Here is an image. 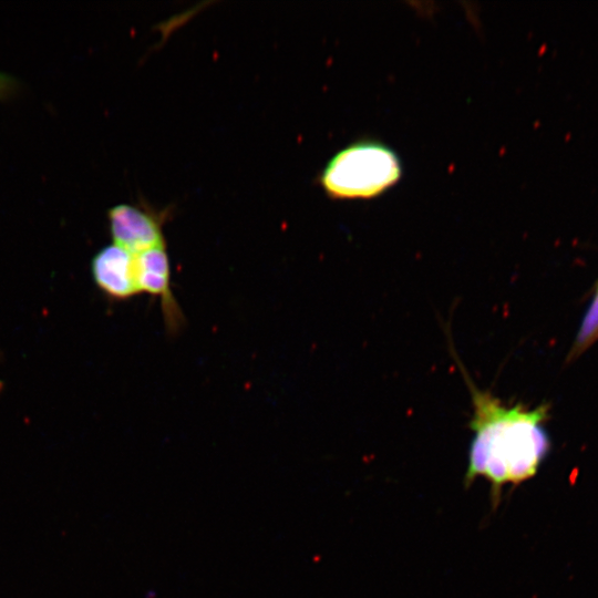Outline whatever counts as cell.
Returning <instances> with one entry per match:
<instances>
[{"label": "cell", "mask_w": 598, "mask_h": 598, "mask_svg": "<svg viewBox=\"0 0 598 598\" xmlns=\"http://www.w3.org/2000/svg\"><path fill=\"white\" fill-rule=\"evenodd\" d=\"M109 223L114 244L131 254L165 247L159 223L136 207L126 204L112 207Z\"/></svg>", "instance_id": "4"}, {"label": "cell", "mask_w": 598, "mask_h": 598, "mask_svg": "<svg viewBox=\"0 0 598 598\" xmlns=\"http://www.w3.org/2000/svg\"><path fill=\"white\" fill-rule=\"evenodd\" d=\"M134 276L138 292L161 298L167 331L177 333L185 319L171 289V267L165 247L133 254Z\"/></svg>", "instance_id": "3"}, {"label": "cell", "mask_w": 598, "mask_h": 598, "mask_svg": "<svg viewBox=\"0 0 598 598\" xmlns=\"http://www.w3.org/2000/svg\"><path fill=\"white\" fill-rule=\"evenodd\" d=\"M97 288L109 298L126 300L138 295L133 268V254L113 244L103 247L91 261Z\"/></svg>", "instance_id": "5"}, {"label": "cell", "mask_w": 598, "mask_h": 598, "mask_svg": "<svg viewBox=\"0 0 598 598\" xmlns=\"http://www.w3.org/2000/svg\"><path fill=\"white\" fill-rule=\"evenodd\" d=\"M598 340V282L592 300L582 318L575 341L568 352L567 362L582 354Z\"/></svg>", "instance_id": "6"}, {"label": "cell", "mask_w": 598, "mask_h": 598, "mask_svg": "<svg viewBox=\"0 0 598 598\" xmlns=\"http://www.w3.org/2000/svg\"><path fill=\"white\" fill-rule=\"evenodd\" d=\"M401 175L402 165L392 148L364 140L338 152L323 168L320 184L331 197L367 199L388 190Z\"/></svg>", "instance_id": "2"}, {"label": "cell", "mask_w": 598, "mask_h": 598, "mask_svg": "<svg viewBox=\"0 0 598 598\" xmlns=\"http://www.w3.org/2000/svg\"><path fill=\"white\" fill-rule=\"evenodd\" d=\"M472 401L470 429L473 432L465 473V486L477 477L491 483L493 504L497 505L505 485L517 486L538 472L549 453L545 429L548 405L534 409L507 405L487 390L476 386L460 363Z\"/></svg>", "instance_id": "1"}, {"label": "cell", "mask_w": 598, "mask_h": 598, "mask_svg": "<svg viewBox=\"0 0 598 598\" xmlns=\"http://www.w3.org/2000/svg\"><path fill=\"white\" fill-rule=\"evenodd\" d=\"M18 84L13 78L0 72V97H6L12 94Z\"/></svg>", "instance_id": "7"}]
</instances>
